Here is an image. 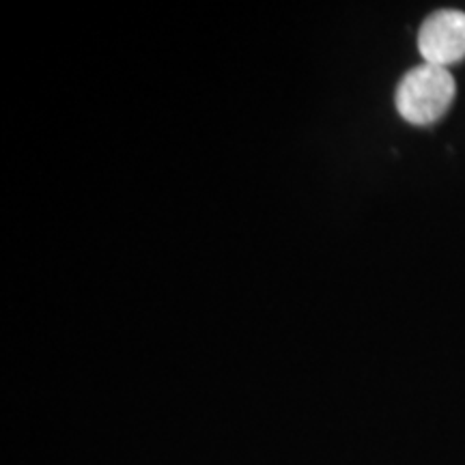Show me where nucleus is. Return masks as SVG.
<instances>
[{
	"label": "nucleus",
	"mask_w": 465,
	"mask_h": 465,
	"mask_svg": "<svg viewBox=\"0 0 465 465\" xmlns=\"http://www.w3.org/2000/svg\"><path fill=\"white\" fill-rule=\"evenodd\" d=\"M457 95L450 69L422 63L410 69L394 91V106L401 119L411 125H431L449 113Z\"/></svg>",
	"instance_id": "1"
},
{
	"label": "nucleus",
	"mask_w": 465,
	"mask_h": 465,
	"mask_svg": "<svg viewBox=\"0 0 465 465\" xmlns=\"http://www.w3.org/2000/svg\"><path fill=\"white\" fill-rule=\"evenodd\" d=\"M418 52L429 65L449 69L465 58V14L440 9L422 22L418 31Z\"/></svg>",
	"instance_id": "2"
}]
</instances>
